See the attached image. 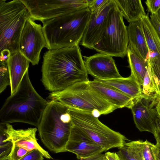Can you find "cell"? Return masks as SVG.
Wrapping results in <instances>:
<instances>
[{"instance_id":"1","label":"cell","mask_w":160,"mask_h":160,"mask_svg":"<svg viewBox=\"0 0 160 160\" xmlns=\"http://www.w3.org/2000/svg\"><path fill=\"white\" fill-rule=\"evenodd\" d=\"M43 58L41 80L51 92L89 81L79 46L49 50Z\"/></svg>"},{"instance_id":"2","label":"cell","mask_w":160,"mask_h":160,"mask_svg":"<svg viewBox=\"0 0 160 160\" xmlns=\"http://www.w3.org/2000/svg\"><path fill=\"white\" fill-rule=\"evenodd\" d=\"M48 102L34 88L28 70L16 91L6 99L2 107L0 124L22 122L37 127Z\"/></svg>"},{"instance_id":"3","label":"cell","mask_w":160,"mask_h":160,"mask_svg":"<svg viewBox=\"0 0 160 160\" xmlns=\"http://www.w3.org/2000/svg\"><path fill=\"white\" fill-rule=\"evenodd\" d=\"M91 14L87 7L42 22L46 48L53 50L79 46Z\"/></svg>"},{"instance_id":"4","label":"cell","mask_w":160,"mask_h":160,"mask_svg":"<svg viewBox=\"0 0 160 160\" xmlns=\"http://www.w3.org/2000/svg\"><path fill=\"white\" fill-rule=\"evenodd\" d=\"M68 108L58 102L49 101L37 127L42 142L52 152H67L72 126Z\"/></svg>"},{"instance_id":"5","label":"cell","mask_w":160,"mask_h":160,"mask_svg":"<svg viewBox=\"0 0 160 160\" xmlns=\"http://www.w3.org/2000/svg\"><path fill=\"white\" fill-rule=\"evenodd\" d=\"M88 81L51 92L48 97L49 101H56L69 108L90 113L98 118L117 109L93 90Z\"/></svg>"},{"instance_id":"6","label":"cell","mask_w":160,"mask_h":160,"mask_svg":"<svg viewBox=\"0 0 160 160\" xmlns=\"http://www.w3.org/2000/svg\"><path fill=\"white\" fill-rule=\"evenodd\" d=\"M0 0V51H19L21 34L29 12L21 0Z\"/></svg>"},{"instance_id":"7","label":"cell","mask_w":160,"mask_h":160,"mask_svg":"<svg viewBox=\"0 0 160 160\" xmlns=\"http://www.w3.org/2000/svg\"><path fill=\"white\" fill-rule=\"evenodd\" d=\"M72 125L76 127L106 151L123 146L127 138L101 122L92 114L69 108Z\"/></svg>"},{"instance_id":"8","label":"cell","mask_w":160,"mask_h":160,"mask_svg":"<svg viewBox=\"0 0 160 160\" xmlns=\"http://www.w3.org/2000/svg\"><path fill=\"white\" fill-rule=\"evenodd\" d=\"M105 30L93 49L112 57L123 58L127 55L128 39L123 16L114 0Z\"/></svg>"},{"instance_id":"9","label":"cell","mask_w":160,"mask_h":160,"mask_svg":"<svg viewBox=\"0 0 160 160\" xmlns=\"http://www.w3.org/2000/svg\"><path fill=\"white\" fill-rule=\"evenodd\" d=\"M31 18L43 22L88 7V0H21Z\"/></svg>"},{"instance_id":"10","label":"cell","mask_w":160,"mask_h":160,"mask_svg":"<svg viewBox=\"0 0 160 160\" xmlns=\"http://www.w3.org/2000/svg\"><path fill=\"white\" fill-rule=\"evenodd\" d=\"M46 45L42 27L30 16L21 34L19 51L33 65H35L38 63L41 51Z\"/></svg>"},{"instance_id":"11","label":"cell","mask_w":160,"mask_h":160,"mask_svg":"<svg viewBox=\"0 0 160 160\" xmlns=\"http://www.w3.org/2000/svg\"><path fill=\"white\" fill-rule=\"evenodd\" d=\"M160 99L159 97L142 96L134 101L131 109L136 126L140 132H148L154 135L159 116L157 107Z\"/></svg>"},{"instance_id":"12","label":"cell","mask_w":160,"mask_h":160,"mask_svg":"<svg viewBox=\"0 0 160 160\" xmlns=\"http://www.w3.org/2000/svg\"><path fill=\"white\" fill-rule=\"evenodd\" d=\"M114 0H108L103 6L91 13V17L80 44L86 48L93 49L105 28L109 12Z\"/></svg>"},{"instance_id":"13","label":"cell","mask_w":160,"mask_h":160,"mask_svg":"<svg viewBox=\"0 0 160 160\" xmlns=\"http://www.w3.org/2000/svg\"><path fill=\"white\" fill-rule=\"evenodd\" d=\"M112 57L101 53L84 56L85 65L88 74L99 79L120 78V75Z\"/></svg>"},{"instance_id":"14","label":"cell","mask_w":160,"mask_h":160,"mask_svg":"<svg viewBox=\"0 0 160 160\" xmlns=\"http://www.w3.org/2000/svg\"><path fill=\"white\" fill-rule=\"evenodd\" d=\"M66 149L67 152L75 154L78 159L88 158L104 152L101 147L72 125Z\"/></svg>"},{"instance_id":"15","label":"cell","mask_w":160,"mask_h":160,"mask_svg":"<svg viewBox=\"0 0 160 160\" xmlns=\"http://www.w3.org/2000/svg\"><path fill=\"white\" fill-rule=\"evenodd\" d=\"M5 132L7 138L5 143L10 142L12 144L23 148L28 152L33 150H38L43 157L52 159L48 152L43 149L38 143L36 137V128H29L26 129H15L10 124H6Z\"/></svg>"},{"instance_id":"16","label":"cell","mask_w":160,"mask_h":160,"mask_svg":"<svg viewBox=\"0 0 160 160\" xmlns=\"http://www.w3.org/2000/svg\"><path fill=\"white\" fill-rule=\"evenodd\" d=\"M91 87L99 95L117 109H131L134 101L130 97L94 79L89 81Z\"/></svg>"},{"instance_id":"17","label":"cell","mask_w":160,"mask_h":160,"mask_svg":"<svg viewBox=\"0 0 160 160\" xmlns=\"http://www.w3.org/2000/svg\"><path fill=\"white\" fill-rule=\"evenodd\" d=\"M30 61L19 51L11 54L7 60L11 84V94L16 91L27 71Z\"/></svg>"},{"instance_id":"18","label":"cell","mask_w":160,"mask_h":160,"mask_svg":"<svg viewBox=\"0 0 160 160\" xmlns=\"http://www.w3.org/2000/svg\"><path fill=\"white\" fill-rule=\"evenodd\" d=\"M141 19L148 50L150 63L160 67V37L147 15L142 17Z\"/></svg>"},{"instance_id":"19","label":"cell","mask_w":160,"mask_h":160,"mask_svg":"<svg viewBox=\"0 0 160 160\" xmlns=\"http://www.w3.org/2000/svg\"><path fill=\"white\" fill-rule=\"evenodd\" d=\"M95 79L127 95L134 101L142 96V87L131 75L127 78L108 79Z\"/></svg>"},{"instance_id":"20","label":"cell","mask_w":160,"mask_h":160,"mask_svg":"<svg viewBox=\"0 0 160 160\" xmlns=\"http://www.w3.org/2000/svg\"><path fill=\"white\" fill-rule=\"evenodd\" d=\"M127 55L129 66L132 75L142 87L144 78L150 64V61L145 60L135 47L128 43Z\"/></svg>"},{"instance_id":"21","label":"cell","mask_w":160,"mask_h":160,"mask_svg":"<svg viewBox=\"0 0 160 160\" xmlns=\"http://www.w3.org/2000/svg\"><path fill=\"white\" fill-rule=\"evenodd\" d=\"M128 43L132 44L142 58L148 59V50L141 19L130 23L127 27Z\"/></svg>"},{"instance_id":"22","label":"cell","mask_w":160,"mask_h":160,"mask_svg":"<svg viewBox=\"0 0 160 160\" xmlns=\"http://www.w3.org/2000/svg\"><path fill=\"white\" fill-rule=\"evenodd\" d=\"M123 17L130 23L139 20L146 15L140 0H114Z\"/></svg>"},{"instance_id":"23","label":"cell","mask_w":160,"mask_h":160,"mask_svg":"<svg viewBox=\"0 0 160 160\" xmlns=\"http://www.w3.org/2000/svg\"><path fill=\"white\" fill-rule=\"evenodd\" d=\"M144 141H126L118 148L117 152L121 160H144L143 156Z\"/></svg>"},{"instance_id":"24","label":"cell","mask_w":160,"mask_h":160,"mask_svg":"<svg viewBox=\"0 0 160 160\" xmlns=\"http://www.w3.org/2000/svg\"><path fill=\"white\" fill-rule=\"evenodd\" d=\"M142 89V96L144 97H160L152 77L150 62L144 78Z\"/></svg>"},{"instance_id":"25","label":"cell","mask_w":160,"mask_h":160,"mask_svg":"<svg viewBox=\"0 0 160 160\" xmlns=\"http://www.w3.org/2000/svg\"><path fill=\"white\" fill-rule=\"evenodd\" d=\"M11 84L7 61L0 63V93L2 92Z\"/></svg>"},{"instance_id":"26","label":"cell","mask_w":160,"mask_h":160,"mask_svg":"<svg viewBox=\"0 0 160 160\" xmlns=\"http://www.w3.org/2000/svg\"><path fill=\"white\" fill-rule=\"evenodd\" d=\"M12 144L11 151L8 155L10 160H19L29 152L23 148Z\"/></svg>"},{"instance_id":"27","label":"cell","mask_w":160,"mask_h":160,"mask_svg":"<svg viewBox=\"0 0 160 160\" xmlns=\"http://www.w3.org/2000/svg\"><path fill=\"white\" fill-rule=\"evenodd\" d=\"M150 65L153 79L160 98V67L151 63Z\"/></svg>"},{"instance_id":"28","label":"cell","mask_w":160,"mask_h":160,"mask_svg":"<svg viewBox=\"0 0 160 160\" xmlns=\"http://www.w3.org/2000/svg\"><path fill=\"white\" fill-rule=\"evenodd\" d=\"M43 157L38 150L34 149L29 152L19 160H44Z\"/></svg>"},{"instance_id":"29","label":"cell","mask_w":160,"mask_h":160,"mask_svg":"<svg viewBox=\"0 0 160 160\" xmlns=\"http://www.w3.org/2000/svg\"><path fill=\"white\" fill-rule=\"evenodd\" d=\"M108 0H88V8L91 13L93 12L105 4Z\"/></svg>"},{"instance_id":"30","label":"cell","mask_w":160,"mask_h":160,"mask_svg":"<svg viewBox=\"0 0 160 160\" xmlns=\"http://www.w3.org/2000/svg\"><path fill=\"white\" fill-rule=\"evenodd\" d=\"M152 144L147 140L144 141L143 156L144 160H154L151 149Z\"/></svg>"},{"instance_id":"31","label":"cell","mask_w":160,"mask_h":160,"mask_svg":"<svg viewBox=\"0 0 160 160\" xmlns=\"http://www.w3.org/2000/svg\"><path fill=\"white\" fill-rule=\"evenodd\" d=\"M145 3L151 14H156L160 9V0H147Z\"/></svg>"},{"instance_id":"32","label":"cell","mask_w":160,"mask_h":160,"mask_svg":"<svg viewBox=\"0 0 160 160\" xmlns=\"http://www.w3.org/2000/svg\"><path fill=\"white\" fill-rule=\"evenodd\" d=\"M12 144L10 142H8L5 144L0 146V159L8 157L12 149Z\"/></svg>"},{"instance_id":"33","label":"cell","mask_w":160,"mask_h":160,"mask_svg":"<svg viewBox=\"0 0 160 160\" xmlns=\"http://www.w3.org/2000/svg\"><path fill=\"white\" fill-rule=\"evenodd\" d=\"M150 19L151 23L160 37V22L158 21L155 14H151Z\"/></svg>"},{"instance_id":"34","label":"cell","mask_w":160,"mask_h":160,"mask_svg":"<svg viewBox=\"0 0 160 160\" xmlns=\"http://www.w3.org/2000/svg\"><path fill=\"white\" fill-rule=\"evenodd\" d=\"M151 149L154 160H160V146L152 143Z\"/></svg>"},{"instance_id":"35","label":"cell","mask_w":160,"mask_h":160,"mask_svg":"<svg viewBox=\"0 0 160 160\" xmlns=\"http://www.w3.org/2000/svg\"><path fill=\"white\" fill-rule=\"evenodd\" d=\"M6 124H0V146L3 145L7 142L4 141L7 138V134L5 132Z\"/></svg>"},{"instance_id":"36","label":"cell","mask_w":160,"mask_h":160,"mask_svg":"<svg viewBox=\"0 0 160 160\" xmlns=\"http://www.w3.org/2000/svg\"><path fill=\"white\" fill-rule=\"evenodd\" d=\"M154 135L156 140V144L160 146V118L159 116L156 120V128Z\"/></svg>"},{"instance_id":"37","label":"cell","mask_w":160,"mask_h":160,"mask_svg":"<svg viewBox=\"0 0 160 160\" xmlns=\"http://www.w3.org/2000/svg\"><path fill=\"white\" fill-rule=\"evenodd\" d=\"M104 160H121L116 152H108L104 154Z\"/></svg>"},{"instance_id":"38","label":"cell","mask_w":160,"mask_h":160,"mask_svg":"<svg viewBox=\"0 0 160 160\" xmlns=\"http://www.w3.org/2000/svg\"><path fill=\"white\" fill-rule=\"evenodd\" d=\"M11 55L10 52L8 50H4L0 52V62H5L7 61V60Z\"/></svg>"},{"instance_id":"39","label":"cell","mask_w":160,"mask_h":160,"mask_svg":"<svg viewBox=\"0 0 160 160\" xmlns=\"http://www.w3.org/2000/svg\"><path fill=\"white\" fill-rule=\"evenodd\" d=\"M104 154L101 153L88 158L77 160H104Z\"/></svg>"},{"instance_id":"40","label":"cell","mask_w":160,"mask_h":160,"mask_svg":"<svg viewBox=\"0 0 160 160\" xmlns=\"http://www.w3.org/2000/svg\"><path fill=\"white\" fill-rule=\"evenodd\" d=\"M157 108L158 114H160V99L158 104Z\"/></svg>"},{"instance_id":"41","label":"cell","mask_w":160,"mask_h":160,"mask_svg":"<svg viewBox=\"0 0 160 160\" xmlns=\"http://www.w3.org/2000/svg\"><path fill=\"white\" fill-rule=\"evenodd\" d=\"M0 160H10L8 156L4 158L0 159Z\"/></svg>"},{"instance_id":"42","label":"cell","mask_w":160,"mask_h":160,"mask_svg":"<svg viewBox=\"0 0 160 160\" xmlns=\"http://www.w3.org/2000/svg\"></svg>"}]
</instances>
